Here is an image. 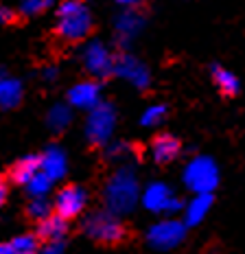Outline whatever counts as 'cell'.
Here are the masks:
<instances>
[{
  "label": "cell",
  "mask_w": 245,
  "mask_h": 254,
  "mask_svg": "<svg viewBox=\"0 0 245 254\" xmlns=\"http://www.w3.org/2000/svg\"><path fill=\"white\" fill-rule=\"evenodd\" d=\"M92 15L86 0H61L57 7V24L53 29V40L60 49H72L92 33Z\"/></svg>",
  "instance_id": "obj_1"
},
{
  "label": "cell",
  "mask_w": 245,
  "mask_h": 254,
  "mask_svg": "<svg viewBox=\"0 0 245 254\" xmlns=\"http://www.w3.org/2000/svg\"><path fill=\"white\" fill-rule=\"evenodd\" d=\"M83 235L88 239H92L99 246L105 248H116V246H125L134 239V228L127 226L125 221L119 219V215L108 210V213H94L83 219L81 226Z\"/></svg>",
  "instance_id": "obj_2"
},
{
  "label": "cell",
  "mask_w": 245,
  "mask_h": 254,
  "mask_svg": "<svg viewBox=\"0 0 245 254\" xmlns=\"http://www.w3.org/2000/svg\"><path fill=\"white\" fill-rule=\"evenodd\" d=\"M136 199H138V180L131 169L122 167L110 178L108 189H105V204H108L112 213L122 215L134 208Z\"/></svg>",
  "instance_id": "obj_3"
},
{
  "label": "cell",
  "mask_w": 245,
  "mask_h": 254,
  "mask_svg": "<svg viewBox=\"0 0 245 254\" xmlns=\"http://www.w3.org/2000/svg\"><path fill=\"white\" fill-rule=\"evenodd\" d=\"M184 182L195 193H210L217 187V165L210 158H195L186 167Z\"/></svg>",
  "instance_id": "obj_4"
},
{
  "label": "cell",
  "mask_w": 245,
  "mask_h": 254,
  "mask_svg": "<svg viewBox=\"0 0 245 254\" xmlns=\"http://www.w3.org/2000/svg\"><path fill=\"white\" fill-rule=\"evenodd\" d=\"M112 127H114V110H112V105L97 103L92 108V114H90L88 127H86L90 147L97 149V147L105 145L112 134Z\"/></svg>",
  "instance_id": "obj_5"
},
{
  "label": "cell",
  "mask_w": 245,
  "mask_h": 254,
  "mask_svg": "<svg viewBox=\"0 0 245 254\" xmlns=\"http://www.w3.org/2000/svg\"><path fill=\"white\" fill-rule=\"evenodd\" d=\"M53 206H55L57 215H61L63 219L70 221L74 217H79V213L86 206V190L79 187V184H66V187H61L57 190Z\"/></svg>",
  "instance_id": "obj_6"
},
{
  "label": "cell",
  "mask_w": 245,
  "mask_h": 254,
  "mask_svg": "<svg viewBox=\"0 0 245 254\" xmlns=\"http://www.w3.org/2000/svg\"><path fill=\"white\" fill-rule=\"evenodd\" d=\"M186 235V226L180 224L175 219H167L156 224L151 230H149V243L158 250H171L178 243H182Z\"/></svg>",
  "instance_id": "obj_7"
},
{
  "label": "cell",
  "mask_w": 245,
  "mask_h": 254,
  "mask_svg": "<svg viewBox=\"0 0 245 254\" xmlns=\"http://www.w3.org/2000/svg\"><path fill=\"white\" fill-rule=\"evenodd\" d=\"M145 206L149 210H156V213H160V210L169 213V210H178L182 204L173 197L169 187H164V184H151L145 190Z\"/></svg>",
  "instance_id": "obj_8"
},
{
  "label": "cell",
  "mask_w": 245,
  "mask_h": 254,
  "mask_svg": "<svg viewBox=\"0 0 245 254\" xmlns=\"http://www.w3.org/2000/svg\"><path fill=\"white\" fill-rule=\"evenodd\" d=\"M180 151H182V142L175 138L173 134H158L151 138V153L158 165L173 162L180 156Z\"/></svg>",
  "instance_id": "obj_9"
},
{
  "label": "cell",
  "mask_w": 245,
  "mask_h": 254,
  "mask_svg": "<svg viewBox=\"0 0 245 254\" xmlns=\"http://www.w3.org/2000/svg\"><path fill=\"white\" fill-rule=\"evenodd\" d=\"M40 171H42V156H24L9 169L7 178H9L11 184L26 187V184H29Z\"/></svg>",
  "instance_id": "obj_10"
},
{
  "label": "cell",
  "mask_w": 245,
  "mask_h": 254,
  "mask_svg": "<svg viewBox=\"0 0 245 254\" xmlns=\"http://www.w3.org/2000/svg\"><path fill=\"white\" fill-rule=\"evenodd\" d=\"M86 68H88V72H92L94 77H108L112 72V57H110V53L103 44L94 42L92 46H88Z\"/></svg>",
  "instance_id": "obj_11"
},
{
  "label": "cell",
  "mask_w": 245,
  "mask_h": 254,
  "mask_svg": "<svg viewBox=\"0 0 245 254\" xmlns=\"http://www.w3.org/2000/svg\"><path fill=\"white\" fill-rule=\"evenodd\" d=\"M99 92H101V86L94 79H90V81H81L70 88L68 101H70L74 108H94V105L99 103Z\"/></svg>",
  "instance_id": "obj_12"
},
{
  "label": "cell",
  "mask_w": 245,
  "mask_h": 254,
  "mask_svg": "<svg viewBox=\"0 0 245 254\" xmlns=\"http://www.w3.org/2000/svg\"><path fill=\"white\" fill-rule=\"evenodd\" d=\"M37 237L46 243H55V241H61L68 232V219H63L61 215L53 213L49 215L46 219H42L37 224Z\"/></svg>",
  "instance_id": "obj_13"
},
{
  "label": "cell",
  "mask_w": 245,
  "mask_h": 254,
  "mask_svg": "<svg viewBox=\"0 0 245 254\" xmlns=\"http://www.w3.org/2000/svg\"><path fill=\"white\" fill-rule=\"evenodd\" d=\"M42 248V239L35 235H20L9 239L7 243H2L0 254H37Z\"/></svg>",
  "instance_id": "obj_14"
},
{
  "label": "cell",
  "mask_w": 245,
  "mask_h": 254,
  "mask_svg": "<svg viewBox=\"0 0 245 254\" xmlns=\"http://www.w3.org/2000/svg\"><path fill=\"white\" fill-rule=\"evenodd\" d=\"M210 70H212V81L217 83V88H219V92L223 94V97H228V99L237 97L239 90H241V86H239V79L234 77L230 70H226L223 66H219V64H215Z\"/></svg>",
  "instance_id": "obj_15"
},
{
  "label": "cell",
  "mask_w": 245,
  "mask_h": 254,
  "mask_svg": "<svg viewBox=\"0 0 245 254\" xmlns=\"http://www.w3.org/2000/svg\"><path fill=\"white\" fill-rule=\"evenodd\" d=\"M210 204H212V195L210 193H197V197L188 204V208H186V226L199 224V221L204 219L206 210L210 208Z\"/></svg>",
  "instance_id": "obj_16"
},
{
  "label": "cell",
  "mask_w": 245,
  "mask_h": 254,
  "mask_svg": "<svg viewBox=\"0 0 245 254\" xmlns=\"http://www.w3.org/2000/svg\"><path fill=\"white\" fill-rule=\"evenodd\" d=\"M42 169H44L49 176L55 180V178H60L63 171H66V160H63V153L60 149H49V151H44L42 153Z\"/></svg>",
  "instance_id": "obj_17"
},
{
  "label": "cell",
  "mask_w": 245,
  "mask_h": 254,
  "mask_svg": "<svg viewBox=\"0 0 245 254\" xmlns=\"http://www.w3.org/2000/svg\"><path fill=\"white\" fill-rule=\"evenodd\" d=\"M51 210H55V206H51L46 199H42V197H33L29 202V206H26V219L40 224L42 219H46L49 215H53Z\"/></svg>",
  "instance_id": "obj_18"
},
{
  "label": "cell",
  "mask_w": 245,
  "mask_h": 254,
  "mask_svg": "<svg viewBox=\"0 0 245 254\" xmlns=\"http://www.w3.org/2000/svg\"><path fill=\"white\" fill-rule=\"evenodd\" d=\"M22 99V86L13 79H4L2 81V108H15Z\"/></svg>",
  "instance_id": "obj_19"
},
{
  "label": "cell",
  "mask_w": 245,
  "mask_h": 254,
  "mask_svg": "<svg viewBox=\"0 0 245 254\" xmlns=\"http://www.w3.org/2000/svg\"><path fill=\"white\" fill-rule=\"evenodd\" d=\"M51 182H53V178L44 171V169H42V171L37 173V176L31 180L29 184H26V189H29V193L33 195V197H42V195L51 189Z\"/></svg>",
  "instance_id": "obj_20"
},
{
  "label": "cell",
  "mask_w": 245,
  "mask_h": 254,
  "mask_svg": "<svg viewBox=\"0 0 245 254\" xmlns=\"http://www.w3.org/2000/svg\"><path fill=\"white\" fill-rule=\"evenodd\" d=\"M68 123H70V112H68V108L57 105V108L49 114V125H51L53 131H61Z\"/></svg>",
  "instance_id": "obj_21"
},
{
  "label": "cell",
  "mask_w": 245,
  "mask_h": 254,
  "mask_svg": "<svg viewBox=\"0 0 245 254\" xmlns=\"http://www.w3.org/2000/svg\"><path fill=\"white\" fill-rule=\"evenodd\" d=\"M49 4H51V0H22L20 11H22L24 18H31V15H37V13L46 11Z\"/></svg>",
  "instance_id": "obj_22"
},
{
  "label": "cell",
  "mask_w": 245,
  "mask_h": 254,
  "mask_svg": "<svg viewBox=\"0 0 245 254\" xmlns=\"http://www.w3.org/2000/svg\"><path fill=\"white\" fill-rule=\"evenodd\" d=\"M164 116H167V108H164V105H153V108H149L145 116H142V125L153 127V125H158Z\"/></svg>",
  "instance_id": "obj_23"
},
{
  "label": "cell",
  "mask_w": 245,
  "mask_h": 254,
  "mask_svg": "<svg viewBox=\"0 0 245 254\" xmlns=\"http://www.w3.org/2000/svg\"><path fill=\"white\" fill-rule=\"evenodd\" d=\"M20 22H24L22 11H13V9H9V7L2 9V24L13 26V24H20Z\"/></svg>",
  "instance_id": "obj_24"
},
{
  "label": "cell",
  "mask_w": 245,
  "mask_h": 254,
  "mask_svg": "<svg viewBox=\"0 0 245 254\" xmlns=\"http://www.w3.org/2000/svg\"><path fill=\"white\" fill-rule=\"evenodd\" d=\"M116 2H121V4H127V7H134V4H138V0H116Z\"/></svg>",
  "instance_id": "obj_25"
}]
</instances>
